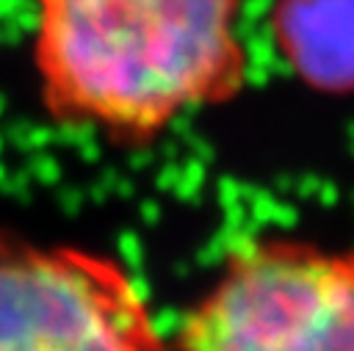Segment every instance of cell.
Returning a JSON list of instances; mask_svg holds the SVG:
<instances>
[{
  "label": "cell",
  "mask_w": 354,
  "mask_h": 351,
  "mask_svg": "<svg viewBox=\"0 0 354 351\" xmlns=\"http://www.w3.org/2000/svg\"><path fill=\"white\" fill-rule=\"evenodd\" d=\"M180 351H354V254L243 243L188 312Z\"/></svg>",
  "instance_id": "obj_2"
},
{
  "label": "cell",
  "mask_w": 354,
  "mask_h": 351,
  "mask_svg": "<svg viewBox=\"0 0 354 351\" xmlns=\"http://www.w3.org/2000/svg\"><path fill=\"white\" fill-rule=\"evenodd\" d=\"M0 351H163L147 301L108 257L0 235Z\"/></svg>",
  "instance_id": "obj_3"
},
{
  "label": "cell",
  "mask_w": 354,
  "mask_h": 351,
  "mask_svg": "<svg viewBox=\"0 0 354 351\" xmlns=\"http://www.w3.org/2000/svg\"><path fill=\"white\" fill-rule=\"evenodd\" d=\"M274 41L315 91H354V0H277Z\"/></svg>",
  "instance_id": "obj_4"
},
{
  "label": "cell",
  "mask_w": 354,
  "mask_h": 351,
  "mask_svg": "<svg viewBox=\"0 0 354 351\" xmlns=\"http://www.w3.org/2000/svg\"><path fill=\"white\" fill-rule=\"evenodd\" d=\"M241 0H36V72L53 119L127 146L246 80Z\"/></svg>",
  "instance_id": "obj_1"
}]
</instances>
